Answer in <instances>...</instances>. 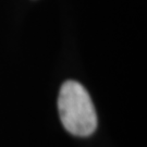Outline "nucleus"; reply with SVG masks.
Returning a JSON list of instances; mask_svg holds the SVG:
<instances>
[{"mask_svg": "<svg viewBox=\"0 0 147 147\" xmlns=\"http://www.w3.org/2000/svg\"><path fill=\"white\" fill-rule=\"evenodd\" d=\"M60 120L64 129L75 136H89L97 127L94 104L83 85L75 81L63 83L58 97Z\"/></svg>", "mask_w": 147, "mask_h": 147, "instance_id": "f257e3e1", "label": "nucleus"}]
</instances>
